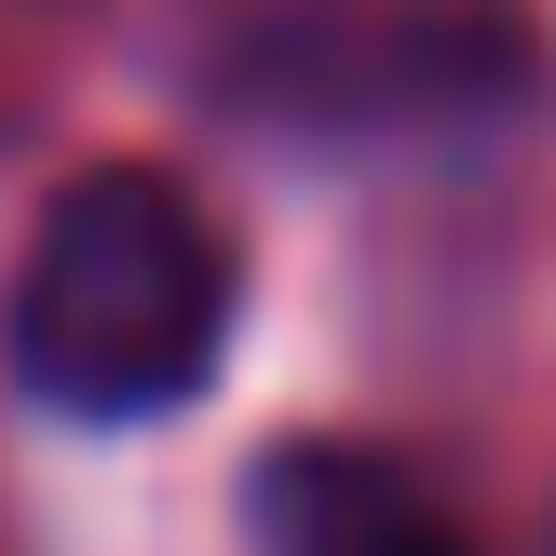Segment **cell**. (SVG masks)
Here are the masks:
<instances>
[{"instance_id": "obj_2", "label": "cell", "mask_w": 556, "mask_h": 556, "mask_svg": "<svg viewBox=\"0 0 556 556\" xmlns=\"http://www.w3.org/2000/svg\"><path fill=\"white\" fill-rule=\"evenodd\" d=\"M204 96L313 150H407L516 123L543 96V41L516 0H217Z\"/></svg>"}, {"instance_id": "obj_3", "label": "cell", "mask_w": 556, "mask_h": 556, "mask_svg": "<svg viewBox=\"0 0 556 556\" xmlns=\"http://www.w3.org/2000/svg\"><path fill=\"white\" fill-rule=\"evenodd\" d=\"M244 530L258 556H476L380 448H271Z\"/></svg>"}, {"instance_id": "obj_1", "label": "cell", "mask_w": 556, "mask_h": 556, "mask_svg": "<svg viewBox=\"0 0 556 556\" xmlns=\"http://www.w3.org/2000/svg\"><path fill=\"white\" fill-rule=\"evenodd\" d=\"M244 258L217 204L163 163H81L14 244L0 353L54 421H163L217 380Z\"/></svg>"}]
</instances>
